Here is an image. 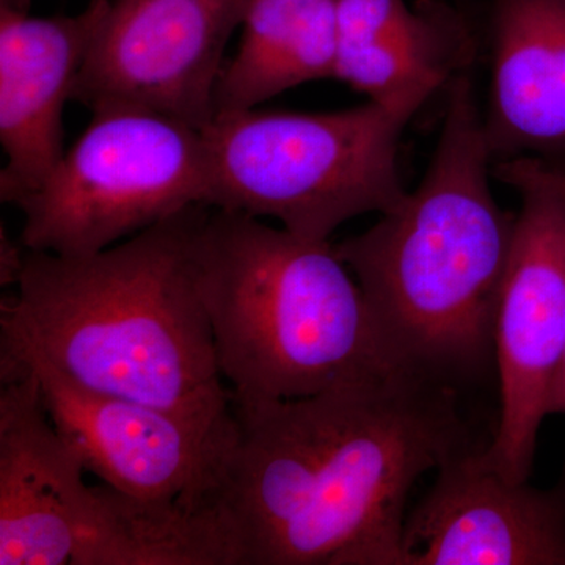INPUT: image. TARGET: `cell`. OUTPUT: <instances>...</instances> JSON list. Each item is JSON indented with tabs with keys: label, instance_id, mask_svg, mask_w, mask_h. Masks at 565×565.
Listing matches in <instances>:
<instances>
[{
	"label": "cell",
	"instance_id": "1",
	"mask_svg": "<svg viewBox=\"0 0 565 565\" xmlns=\"http://www.w3.org/2000/svg\"><path fill=\"white\" fill-rule=\"evenodd\" d=\"M473 449L459 392L403 373L302 399L232 397L196 511L226 565H404L416 481Z\"/></svg>",
	"mask_w": 565,
	"mask_h": 565
},
{
	"label": "cell",
	"instance_id": "2",
	"mask_svg": "<svg viewBox=\"0 0 565 565\" xmlns=\"http://www.w3.org/2000/svg\"><path fill=\"white\" fill-rule=\"evenodd\" d=\"M196 204L85 256L25 253L0 307V381L29 364L88 392L223 426V381L196 273Z\"/></svg>",
	"mask_w": 565,
	"mask_h": 565
},
{
	"label": "cell",
	"instance_id": "3",
	"mask_svg": "<svg viewBox=\"0 0 565 565\" xmlns=\"http://www.w3.org/2000/svg\"><path fill=\"white\" fill-rule=\"evenodd\" d=\"M429 169L396 210L334 245L401 373L459 388L494 367V323L515 217L490 188L492 152L470 71L448 87Z\"/></svg>",
	"mask_w": 565,
	"mask_h": 565
},
{
	"label": "cell",
	"instance_id": "4",
	"mask_svg": "<svg viewBox=\"0 0 565 565\" xmlns=\"http://www.w3.org/2000/svg\"><path fill=\"white\" fill-rule=\"evenodd\" d=\"M195 262L234 399H302L401 373L382 352L362 289L329 241L210 206Z\"/></svg>",
	"mask_w": 565,
	"mask_h": 565
},
{
	"label": "cell",
	"instance_id": "5",
	"mask_svg": "<svg viewBox=\"0 0 565 565\" xmlns=\"http://www.w3.org/2000/svg\"><path fill=\"white\" fill-rule=\"evenodd\" d=\"M418 111L370 102L329 114L217 111L203 129L210 204L273 217L308 241L359 215L396 210L399 141Z\"/></svg>",
	"mask_w": 565,
	"mask_h": 565
},
{
	"label": "cell",
	"instance_id": "6",
	"mask_svg": "<svg viewBox=\"0 0 565 565\" xmlns=\"http://www.w3.org/2000/svg\"><path fill=\"white\" fill-rule=\"evenodd\" d=\"M35 375L0 390V565H177L173 511L90 486Z\"/></svg>",
	"mask_w": 565,
	"mask_h": 565
},
{
	"label": "cell",
	"instance_id": "7",
	"mask_svg": "<svg viewBox=\"0 0 565 565\" xmlns=\"http://www.w3.org/2000/svg\"><path fill=\"white\" fill-rule=\"evenodd\" d=\"M46 181L18 207L22 247L85 256L210 202L203 129L150 110L95 111Z\"/></svg>",
	"mask_w": 565,
	"mask_h": 565
},
{
	"label": "cell",
	"instance_id": "8",
	"mask_svg": "<svg viewBox=\"0 0 565 565\" xmlns=\"http://www.w3.org/2000/svg\"><path fill=\"white\" fill-rule=\"evenodd\" d=\"M248 0H115L73 90L92 114L156 111L204 129Z\"/></svg>",
	"mask_w": 565,
	"mask_h": 565
},
{
	"label": "cell",
	"instance_id": "9",
	"mask_svg": "<svg viewBox=\"0 0 565 565\" xmlns=\"http://www.w3.org/2000/svg\"><path fill=\"white\" fill-rule=\"evenodd\" d=\"M520 193L494 323L500 418L479 460L509 481L526 482L565 349V202L534 189Z\"/></svg>",
	"mask_w": 565,
	"mask_h": 565
},
{
	"label": "cell",
	"instance_id": "10",
	"mask_svg": "<svg viewBox=\"0 0 565 565\" xmlns=\"http://www.w3.org/2000/svg\"><path fill=\"white\" fill-rule=\"evenodd\" d=\"M33 374L55 429L88 473L141 504L195 511L232 426H206L152 405L88 392L29 364L2 382Z\"/></svg>",
	"mask_w": 565,
	"mask_h": 565
},
{
	"label": "cell",
	"instance_id": "11",
	"mask_svg": "<svg viewBox=\"0 0 565 565\" xmlns=\"http://www.w3.org/2000/svg\"><path fill=\"white\" fill-rule=\"evenodd\" d=\"M482 448L445 463L407 515L404 565H565L564 487L509 481Z\"/></svg>",
	"mask_w": 565,
	"mask_h": 565
},
{
	"label": "cell",
	"instance_id": "12",
	"mask_svg": "<svg viewBox=\"0 0 565 565\" xmlns=\"http://www.w3.org/2000/svg\"><path fill=\"white\" fill-rule=\"evenodd\" d=\"M110 0L74 17L35 18L0 9V143L7 163L0 199L18 206L61 162L63 107L102 28Z\"/></svg>",
	"mask_w": 565,
	"mask_h": 565
},
{
	"label": "cell",
	"instance_id": "13",
	"mask_svg": "<svg viewBox=\"0 0 565 565\" xmlns=\"http://www.w3.org/2000/svg\"><path fill=\"white\" fill-rule=\"evenodd\" d=\"M475 55L473 29L445 0H338L334 79L370 102L419 110Z\"/></svg>",
	"mask_w": 565,
	"mask_h": 565
},
{
	"label": "cell",
	"instance_id": "14",
	"mask_svg": "<svg viewBox=\"0 0 565 565\" xmlns=\"http://www.w3.org/2000/svg\"><path fill=\"white\" fill-rule=\"evenodd\" d=\"M482 118L493 162L565 145V0H494Z\"/></svg>",
	"mask_w": 565,
	"mask_h": 565
},
{
	"label": "cell",
	"instance_id": "15",
	"mask_svg": "<svg viewBox=\"0 0 565 565\" xmlns=\"http://www.w3.org/2000/svg\"><path fill=\"white\" fill-rule=\"evenodd\" d=\"M338 0H248L239 51L223 66L215 114L255 109L280 93L334 79Z\"/></svg>",
	"mask_w": 565,
	"mask_h": 565
},
{
	"label": "cell",
	"instance_id": "16",
	"mask_svg": "<svg viewBox=\"0 0 565 565\" xmlns=\"http://www.w3.org/2000/svg\"><path fill=\"white\" fill-rule=\"evenodd\" d=\"M493 174L497 180L512 185L519 192L534 189L553 193L565 202V170L559 167L522 156L494 163Z\"/></svg>",
	"mask_w": 565,
	"mask_h": 565
},
{
	"label": "cell",
	"instance_id": "17",
	"mask_svg": "<svg viewBox=\"0 0 565 565\" xmlns=\"http://www.w3.org/2000/svg\"><path fill=\"white\" fill-rule=\"evenodd\" d=\"M25 253L21 252V245L14 244L2 232V245H0V282L2 286L18 285L22 267H24Z\"/></svg>",
	"mask_w": 565,
	"mask_h": 565
},
{
	"label": "cell",
	"instance_id": "18",
	"mask_svg": "<svg viewBox=\"0 0 565 565\" xmlns=\"http://www.w3.org/2000/svg\"><path fill=\"white\" fill-rule=\"evenodd\" d=\"M548 414L565 415V349L548 397Z\"/></svg>",
	"mask_w": 565,
	"mask_h": 565
},
{
	"label": "cell",
	"instance_id": "19",
	"mask_svg": "<svg viewBox=\"0 0 565 565\" xmlns=\"http://www.w3.org/2000/svg\"><path fill=\"white\" fill-rule=\"evenodd\" d=\"M31 0H2L0 2V9L13 10V11H29Z\"/></svg>",
	"mask_w": 565,
	"mask_h": 565
}]
</instances>
